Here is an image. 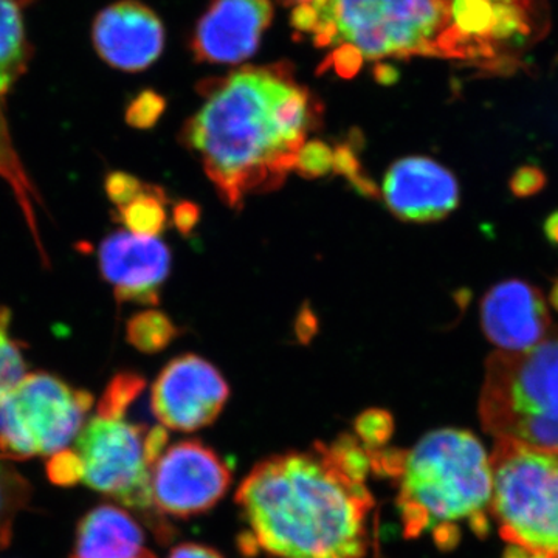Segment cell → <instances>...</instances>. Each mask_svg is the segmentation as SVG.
Listing matches in <instances>:
<instances>
[{"instance_id": "obj_32", "label": "cell", "mask_w": 558, "mask_h": 558, "mask_svg": "<svg viewBox=\"0 0 558 558\" xmlns=\"http://www.w3.org/2000/svg\"><path fill=\"white\" fill-rule=\"evenodd\" d=\"M168 558H223L218 550L207 548V546L194 545V543H186L180 545L178 548L172 549Z\"/></svg>"}, {"instance_id": "obj_34", "label": "cell", "mask_w": 558, "mask_h": 558, "mask_svg": "<svg viewBox=\"0 0 558 558\" xmlns=\"http://www.w3.org/2000/svg\"><path fill=\"white\" fill-rule=\"evenodd\" d=\"M532 554L534 553H531V550L524 548V546L508 543L501 558H531Z\"/></svg>"}, {"instance_id": "obj_15", "label": "cell", "mask_w": 558, "mask_h": 558, "mask_svg": "<svg viewBox=\"0 0 558 558\" xmlns=\"http://www.w3.org/2000/svg\"><path fill=\"white\" fill-rule=\"evenodd\" d=\"M92 40L102 61L123 72H140L159 60L165 44L161 21L137 0H121L101 11Z\"/></svg>"}, {"instance_id": "obj_6", "label": "cell", "mask_w": 558, "mask_h": 558, "mask_svg": "<svg viewBox=\"0 0 558 558\" xmlns=\"http://www.w3.org/2000/svg\"><path fill=\"white\" fill-rule=\"evenodd\" d=\"M490 468V510L502 539L558 558V450L497 439Z\"/></svg>"}, {"instance_id": "obj_2", "label": "cell", "mask_w": 558, "mask_h": 558, "mask_svg": "<svg viewBox=\"0 0 558 558\" xmlns=\"http://www.w3.org/2000/svg\"><path fill=\"white\" fill-rule=\"evenodd\" d=\"M205 87V86H204ZM204 105L183 128L220 199L241 208L250 194L279 189L318 123L311 92L286 65L247 68L211 81Z\"/></svg>"}, {"instance_id": "obj_20", "label": "cell", "mask_w": 558, "mask_h": 558, "mask_svg": "<svg viewBox=\"0 0 558 558\" xmlns=\"http://www.w3.org/2000/svg\"><path fill=\"white\" fill-rule=\"evenodd\" d=\"M32 487L10 461L0 458V549L7 548L17 513L28 505Z\"/></svg>"}, {"instance_id": "obj_7", "label": "cell", "mask_w": 558, "mask_h": 558, "mask_svg": "<svg viewBox=\"0 0 558 558\" xmlns=\"http://www.w3.org/2000/svg\"><path fill=\"white\" fill-rule=\"evenodd\" d=\"M168 444L163 425L148 427L126 421V414L97 411L76 436L78 478L128 508L153 510L150 472Z\"/></svg>"}, {"instance_id": "obj_37", "label": "cell", "mask_w": 558, "mask_h": 558, "mask_svg": "<svg viewBox=\"0 0 558 558\" xmlns=\"http://www.w3.org/2000/svg\"><path fill=\"white\" fill-rule=\"evenodd\" d=\"M134 558H156L153 553H149V550L143 549L142 553L138 554L137 557Z\"/></svg>"}, {"instance_id": "obj_22", "label": "cell", "mask_w": 558, "mask_h": 558, "mask_svg": "<svg viewBox=\"0 0 558 558\" xmlns=\"http://www.w3.org/2000/svg\"><path fill=\"white\" fill-rule=\"evenodd\" d=\"M146 380L135 373H120L113 377L98 403V411L110 414H128L140 398Z\"/></svg>"}, {"instance_id": "obj_10", "label": "cell", "mask_w": 558, "mask_h": 558, "mask_svg": "<svg viewBox=\"0 0 558 558\" xmlns=\"http://www.w3.org/2000/svg\"><path fill=\"white\" fill-rule=\"evenodd\" d=\"M230 388L222 374L199 355L171 360L150 389V409L165 428L196 432L222 413Z\"/></svg>"}, {"instance_id": "obj_1", "label": "cell", "mask_w": 558, "mask_h": 558, "mask_svg": "<svg viewBox=\"0 0 558 558\" xmlns=\"http://www.w3.org/2000/svg\"><path fill=\"white\" fill-rule=\"evenodd\" d=\"M369 472L368 451L352 435L258 462L238 488L250 527L241 548L277 558H365Z\"/></svg>"}, {"instance_id": "obj_21", "label": "cell", "mask_w": 558, "mask_h": 558, "mask_svg": "<svg viewBox=\"0 0 558 558\" xmlns=\"http://www.w3.org/2000/svg\"><path fill=\"white\" fill-rule=\"evenodd\" d=\"M10 312L0 307V399L25 377V363L20 347L9 333Z\"/></svg>"}, {"instance_id": "obj_9", "label": "cell", "mask_w": 558, "mask_h": 558, "mask_svg": "<svg viewBox=\"0 0 558 558\" xmlns=\"http://www.w3.org/2000/svg\"><path fill=\"white\" fill-rule=\"evenodd\" d=\"M231 484V472L201 440H183L165 450L150 472L154 508L178 519L211 509Z\"/></svg>"}, {"instance_id": "obj_13", "label": "cell", "mask_w": 558, "mask_h": 558, "mask_svg": "<svg viewBox=\"0 0 558 558\" xmlns=\"http://www.w3.org/2000/svg\"><path fill=\"white\" fill-rule=\"evenodd\" d=\"M484 333L501 351L534 348L554 329L548 303L535 286L523 279H506L481 301Z\"/></svg>"}, {"instance_id": "obj_16", "label": "cell", "mask_w": 558, "mask_h": 558, "mask_svg": "<svg viewBox=\"0 0 558 558\" xmlns=\"http://www.w3.org/2000/svg\"><path fill=\"white\" fill-rule=\"evenodd\" d=\"M142 546L137 521L124 510L105 505L81 520L73 558H134Z\"/></svg>"}, {"instance_id": "obj_23", "label": "cell", "mask_w": 558, "mask_h": 558, "mask_svg": "<svg viewBox=\"0 0 558 558\" xmlns=\"http://www.w3.org/2000/svg\"><path fill=\"white\" fill-rule=\"evenodd\" d=\"M354 429L366 450L384 449L395 433V417L387 410H366L355 418Z\"/></svg>"}, {"instance_id": "obj_5", "label": "cell", "mask_w": 558, "mask_h": 558, "mask_svg": "<svg viewBox=\"0 0 558 558\" xmlns=\"http://www.w3.org/2000/svg\"><path fill=\"white\" fill-rule=\"evenodd\" d=\"M480 418L497 439L558 450V328L534 348L486 360Z\"/></svg>"}, {"instance_id": "obj_35", "label": "cell", "mask_w": 558, "mask_h": 558, "mask_svg": "<svg viewBox=\"0 0 558 558\" xmlns=\"http://www.w3.org/2000/svg\"><path fill=\"white\" fill-rule=\"evenodd\" d=\"M549 301L553 304L554 310L558 312V277L556 281H554L553 289H550Z\"/></svg>"}, {"instance_id": "obj_28", "label": "cell", "mask_w": 558, "mask_h": 558, "mask_svg": "<svg viewBox=\"0 0 558 558\" xmlns=\"http://www.w3.org/2000/svg\"><path fill=\"white\" fill-rule=\"evenodd\" d=\"M546 183H548V178H546L542 168L534 167V165H524V167H520L519 170L513 172L509 186L513 196L526 199V197L538 194L539 191L545 189Z\"/></svg>"}, {"instance_id": "obj_11", "label": "cell", "mask_w": 558, "mask_h": 558, "mask_svg": "<svg viewBox=\"0 0 558 558\" xmlns=\"http://www.w3.org/2000/svg\"><path fill=\"white\" fill-rule=\"evenodd\" d=\"M101 277L120 303L156 306L171 270V252L157 238L116 231L98 247Z\"/></svg>"}, {"instance_id": "obj_33", "label": "cell", "mask_w": 558, "mask_h": 558, "mask_svg": "<svg viewBox=\"0 0 558 558\" xmlns=\"http://www.w3.org/2000/svg\"><path fill=\"white\" fill-rule=\"evenodd\" d=\"M545 234L550 244L558 245V211H554L545 220Z\"/></svg>"}, {"instance_id": "obj_31", "label": "cell", "mask_w": 558, "mask_h": 558, "mask_svg": "<svg viewBox=\"0 0 558 558\" xmlns=\"http://www.w3.org/2000/svg\"><path fill=\"white\" fill-rule=\"evenodd\" d=\"M317 329L318 322L317 318H315L314 312L307 310V307L301 310L295 325L296 337H299L303 343H310L312 337L317 333Z\"/></svg>"}, {"instance_id": "obj_18", "label": "cell", "mask_w": 558, "mask_h": 558, "mask_svg": "<svg viewBox=\"0 0 558 558\" xmlns=\"http://www.w3.org/2000/svg\"><path fill=\"white\" fill-rule=\"evenodd\" d=\"M168 199L160 186L148 185L140 196L117 208L116 218L138 236L157 238L167 229Z\"/></svg>"}, {"instance_id": "obj_14", "label": "cell", "mask_w": 558, "mask_h": 558, "mask_svg": "<svg viewBox=\"0 0 558 558\" xmlns=\"http://www.w3.org/2000/svg\"><path fill=\"white\" fill-rule=\"evenodd\" d=\"M271 16L270 0H213L194 33L191 47L197 61L233 64L248 60Z\"/></svg>"}, {"instance_id": "obj_25", "label": "cell", "mask_w": 558, "mask_h": 558, "mask_svg": "<svg viewBox=\"0 0 558 558\" xmlns=\"http://www.w3.org/2000/svg\"><path fill=\"white\" fill-rule=\"evenodd\" d=\"M333 167V148L319 140L304 143L295 160V171L307 179L323 178Z\"/></svg>"}, {"instance_id": "obj_36", "label": "cell", "mask_w": 558, "mask_h": 558, "mask_svg": "<svg viewBox=\"0 0 558 558\" xmlns=\"http://www.w3.org/2000/svg\"><path fill=\"white\" fill-rule=\"evenodd\" d=\"M286 5H303V3L310 2V0H281Z\"/></svg>"}, {"instance_id": "obj_38", "label": "cell", "mask_w": 558, "mask_h": 558, "mask_svg": "<svg viewBox=\"0 0 558 558\" xmlns=\"http://www.w3.org/2000/svg\"><path fill=\"white\" fill-rule=\"evenodd\" d=\"M531 558H546V557L542 556V554L534 553V554H532Z\"/></svg>"}, {"instance_id": "obj_8", "label": "cell", "mask_w": 558, "mask_h": 558, "mask_svg": "<svg viewBox=\"0 0 558 558\" xmlns=\"http://www.w3.org/2000/svg\"><path fill=\"white\" fill-rule=\"evenodd\" d=\"M94 398L47 373L25 374L0 399V458H51L68 450L86 422Z\"/></svg>"}, {"instance_id": "obj_12", "label": "cell", "mask_w": 558, "mask_h": 558, "mask_svg": "<svg viewBox=\"0 0 558 558\" xmlns=\"http://www.w3.org/2000/svg\"><path fill=\"white\" fill-rule=\"evenodd\" d=\"M381 193L389 211L403 222H438L459 205L453 172L428 157H407L392 163Z\"/></svg>"}, {"instance_id": "obj_26", "label": "cell", "mask_w": 558, "mask_h": 558, "mask_svg": "<svg viewBox=\"0 0 558 558\" xmlns=\"http://www.w3.org/2000/svg\"><path fill=\"white\" fill-rule=\"evenodd\" d=\"M163 109V98L154 92H143L128 108L126 121L138 130H148L159 121Z\"/></svg>"}, {"instance_id": "obj_19", "label": "cell", "mask_w": 558, "mask_h": 558, "mask_svg": "<svg viewBox=\"0 0 558 558\" xmlns=\"http://www.w3.org/2000/svg\"><path fill=\"white\" fill-rule=\"evenodd\" d=\"M180 330L167 314L160 311H143L126 325V340L137 351L157 354L178 339Z\"/></svg>"}, {"instance_id": "obj_24", "label": "cell", "mask_w": 558, "mask_h": 558, "mask_svg": "<svg viewBox=\"0 0 558 558\" xmlns=\"http://www.w3.org/2000/svg\"><path fill=\"white\" fill-rule=\"evenodd\" d=\"M336 174L343 175L351 183L352 189L365 197L379 196L376 183L362 170V163L355 149L349 143L333 148V167Z\"/></svg>"}, {"instance_id": "obj_29", "label": "cell", "mask_w": 558, "mask_h": 558, "mask_svg": "<svg viewBox=\"0 0 558 558\" xmlns=\"http://www.w3.org/2000/svg\"><path fill=\"white\" fill-rule=\"evenodd\" d=\"M201 219V209L196 204L190 201L179 202L172 209V223L175 229L186 236L191 231L196 229L197 223Z\"/></svg>"}, {"instance_id": "obj_4", "label": "cell", "mask_w": 558, "mask_h": 558, "mask_svg": "<svg viewBox=\"0 0 558 558\" xmlns=\"http://www.w3.org/2000/svg\"><path fill=\"white\" fill-rule=\"evenodd\" d=\"M403 534L416 538L440 524L486 513L494 492L490 458L468 429L428 433L403 453L398 475Z\"/></svg>"}, {"instance_id": "obj_27", "label": "cell", "mask_w": 558, "mask_h": 558, "mask_svg": "<svg viewBox=\"0 0 558 558\" xmlns=\"http://www.w3.org/2000/svg\"><path fill=\"white\" fill-rule=\"evenodd\" d=\"M105 189L110 202L119 208L140 196L143 191L148 189V183H143L142 180L128 174V172H110L106 178Z\"/></svg>"}, {"instance_id": "obj_30", "label": "cell", "mask_w": 558, "mask_h": 558, "mask_svg": "<svg viewBox=\"0 0 558 558\" xmlns=\"http://www.w3.org/2000/svg\"><path fill=\"white\" fill-rule=\"evenodd\" d=\"M433 539L440 550H451L457 548L461 539V531L458 524H440L432 531Z\"/></svg>"}, {"instance_id": "obj_3", "label": "cell", "mask_w": 558, "mask_h": 558, "mask_svg": "<svg viewBox=\"0 0 558 558\" xmlns=\"http://www.w3.org/2000/svg\"><path fill=\"white\" fill-rule=\"evenodd\" d=\"M454 0H310L292 27L319 49L323 69L352 76L363 62L413 57L458 61Z\"/></svg>"}, {"instance_id": "obj_17", "label": "cell", "mask_w": 558, "mask_h": 558, "mask_svg": "<svg viewBox=\"0 0 558 558\" xmlns=\"http://www.w3.org/2000/svg\"><path fill=\"white\" fill-rule=\"evenodd\" d=\"M31 0H0V100L31 60L22 9ZM2 131V128H0Z\"/></svg>"}]
</instances>
